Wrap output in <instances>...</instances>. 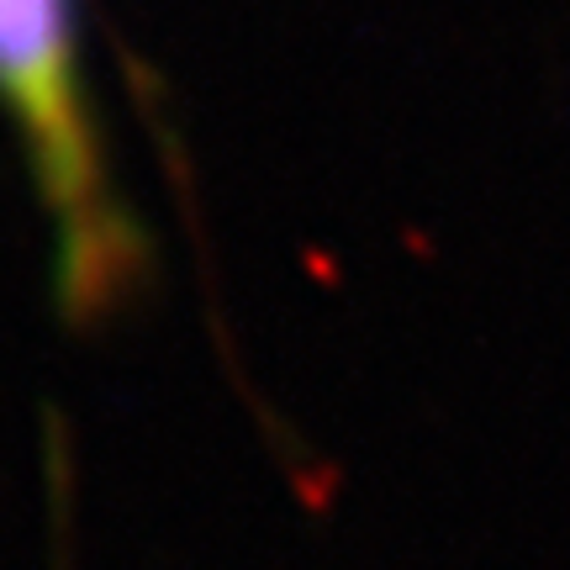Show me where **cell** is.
Returning <instances> with one entry per match:
<instances>
[{"instance_id":"6da1fadb","label":"cell","mask_w":570,"mask_h":570,"mask_svg":"<svg viewBox=\"0 0 570 570\" xmlns=\"http://www.w3.org/2000/svg\"><path fill=\"white\" fill-rule=\"evenodd\" d=\"M0 122L38 202L63 317H111L142 275V238L96 111L80 0H0Z\"/></svg>"}]
</instances>
